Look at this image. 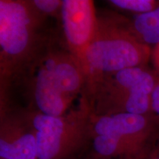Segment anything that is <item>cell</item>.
Here are the masks:
<instances>
[{"label": "cell", "mask_w": 159, "mask_h": 159, "mask_svg": "<svg viewBox=\"0 0 159 159\" xmlns=\"http://www.w3.org/2000/svg\"><path fill=\"white\" fill-rule=\"evenodd\" d=\"M31 86L38 112L52 116L67 114L72 99L63 94L53 73L49 52L39 60Z\"/></svg>", "instance_id": "8"}, {"label": "cell", "mask_w": 159, "mask_h": 159, "mask_svg": "<svg viewBox=\"0 0 159 159\" xmlns=\"http://www.w3.org/2000/svg\"><path fill=\"white\" fill-rule=\"evenodd\" d=\"M30 2L42 16L61 15L63 0H32Z\"/></svg>", "instance_id": "13"}, {"label": "cell", "mask_w": 159, "mask_h": 159, "mask_svg": "<svg viewBox=\"0 0 159 159\" xmlns=\"http://www.w3.org/2000/svg\"><path fill=\"white\" fill-rule=\"evenodd\" d=\"M127 159H141V158H128Z\"/></svg>", "instance_id": "17"}, {"label": "cell", "mask_w": 159, "mask_h": 159, "mask_svg": "<svg viewBox=\"0 0 159 159\" xmlns=\"http://www.w3.org/2000/svg\"><path fill=\"white\" fill-rule=\"evenodd\" d=\"M0 158L37 159L36 137L26 114H2Z\"/></svg>", "instance_id": "7"}, {"label": "cell", "mask_w": 159, "mask_h": 159, "mask_svg": "<svg viewBox=\"0 0 159 159\" xmlns=\"http://www.w3.org/2000/svg\"><path fill=\"white\" fill-rule=\"evenodd\" d=\"M129 29L144 44H159V6L153 11L134 16L128 19Z\"/></svg>", "instance_id": "10"}, {"label": "cell", "mask_w": 159, "mask_h": 159, "mask_svg": "<svg viewBox=\"0 0 159 159\" xmlns=\"http://www.w3.org/2000/svg\"><path fill=\"white\" fill-rule=\"evenodd\" d=\"M150 115L153 117L157 124H159V77L151 95Z\"/></svg>", "instance_id": "14"}, {"label": "cell", "mask_w": 159, "mask_h": 159, "mask_svg": "<svg viewBox=\"0 0 159 159\" xmlns=\"http://www.w3.org/2000/svg\"><path fill=\"white\" fill-rule=\"evenodd\" d=\"M150 61L153 66L154 71L159 77V44L152 47Z\"/></svg>", "instance_id": "15"}, {"label": "cell", "mask_w": 159, "mask_h": 159, "mask_svg": "<svg viewBox=\"0 0 159 159\" xmlns=\"http://www.w3.org/2000/svg\"><path fill=\"white\" fill-rule=\"evenodd\" d=\"M157 122L151 115L116 114L91 116V132L93 136L109 135L116 137L128 147L134 158H142L152 144Z\"/></svg>", "instance_id": "5"}, {"label": "cell", "mask_w": 159, "mask_h": 159, "mask_svg": "<svg viewBox=\"0 0 159 159\" xmlns=\"http://www.w3.org/2000/svg\"><path fill=\"white\" fill-rule=\"evenodd\" d=\"M1 159H2V158H1Z\"/></svg>", "instance_id": "18"}, {"label": "cell", "mask_w": 159, "mask_h": 159, "mask_svg": "<svg viewBox=\"0 0 159 159\" xmlns=\"http://www.w3.org/2000/svg\"><path fill=\"white\" fill-rule=\"evenodd\" d=\"M146 156L148 159H159V136L156 137V140L154 141Z\"/></svg>", "instance_id": "16"}, {"label": "cell", "mask_w": 159, "mask_h": 159, "mask_svg": "<svg viewBox=\"0 0 159 159\" xmlns=\"http://www.w3.org/2000/svg\"><path fill=\"white\" fill-rule=\"evenodd\" d=\"M109 2L119 9L135 13L136 15L148 13L159 6V0H110Z\"/></svg>", "instance_id": "12"}, {"label": "cell", "mask_w": 159, "mask_h": 159, "mask_svg": "<svg viewBox=\"0 0 159 159\" xmlns=\"http://www.w3.org/2000/svg\"><path fill=\"white\" fill-rule=\"evenodd\" d=\"M158 79L156 72L146 66L126 69L99 77L91 83L93 115H150L151 95Z\"/></svg>", "instance_id": "2"}, {"label": "cell", "mask_w": 159, "mask_h": 159, "mask_svg": "<svg viewBox=\"0 0 159 159\" xmlns=\"http://www.w3.org/2000/svg\"><path fill=\"white\" fill-rule=\"evenodd\" d=\"M35 131L37 159H66L85 143L91 133L90 108L52 116L34 111L26 114Z\"/></svg>", "instance_id": "4"}, {"label": "cell", "mask_w": 159, "mask_h": 159, "mask_svg": "<svg viewBox=\"0 0 159 159\" xmlns=\"http://www.w3.org/2000/svg\"><path fill=\"white\" fill-rule=\"evenodd\" d=\"M43 19L30 1H0L2 79L33 59L39 44L37 30Z\"/></svg>", "instance_id": "3"}, {"label": "cell", "mask_w": 159, "mask_h": 159, "mask_svg": "<svg viewBox=\"0 0 159 159\" xmlns=\"http://www.w3.org/2000/svg\"><path fill=\"white\" fill-rule=\"evenodd\" d=\"M93 139V148L97 156L102 158L113 157L134 158L128 147L116 137L109 135H96Z\"/></svg>", "instance_id": "11"}, {"label": "cell", "mask_w": 159, "mask_h": 159, "mask_svg": "<svg viewBox=\"0 0 159 159\" xmlns=\"http://www.w3.org/2000/svg\"><path fill=\"white\" fill-rule=\"evenodd\" d=\"M152 49L129 29L125 18L98 17L96 33L86 49L84 72L91 83L99 77L134 67H144Z\"/></svg>", "instance_id": "1"}, {"label": "cell", "mask_w": 159, "mask_h": 159, "mask_svg": "<svg viewBox=\"0 0 159 159\" xmlns=\"http://www.w3.org/2000/svg\"><path fill=\"white\" fill-rule=\"evenodd\" d=\"M53 73L63 94L72 99L86 80L78 61L70 52H49Z\"/></svg>", "instance_id": "9"}, {"label": "cell", "mask_w": 159, "mask_h": 159, "mask_svg": "<svg viewBox=\"0 0 159 159\" xmlns=\"http://www.w3.org/2000/svg\"><path fill=\"white\" fill-rule=\"evenodd\" d=\"M60 17L69 52L78 61L83 69L85 52L98 24L94 1L63 0Z\"/></svg>", "instance_id": "6"}]
</instances>
